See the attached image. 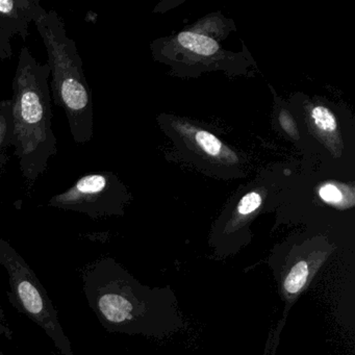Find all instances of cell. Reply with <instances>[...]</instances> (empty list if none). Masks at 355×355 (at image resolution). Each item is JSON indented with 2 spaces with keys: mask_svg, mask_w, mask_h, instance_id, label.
Listing matches in <instances>:
<instances>
[{
  "mask_svg": "<svg viewBox=\"0 0 355 355\" xmlns=\"http://www.w3.org/2000/svg\"><path fill=\"white\" fill-rule=\"evenodd\" d=\"M83 282L87 302L107 331L159 338L182 327L173 293L143 286L115 259L89 266Z\"/></svg>",
  "mask_w": 355,
  "mask_h": 355,
  "instance_id": "obj_1",
  "label": "cell"
},
{
  "mask_svg": "<svg viewBox=\"0 0 355 355\" xmlns=\"http://www.w3.org/2000/svg\"><path fill=\"white\" fill-rule=\"evenodd\" d=\"M49 76V64L39 63L28 47H22L12 85L13 147L20 171L31 184L44 174L58 153Z\"/></svg>",
  "mask_w": 355,
  "mask_h": 355,
  "instance_id": "obj_2",
  "label": "cell"
},
{
  "mask_svg": "<svg viewBox=\"0 0 355 355\" xmlns=\"http://www.w3.org/2000/svg\"><path fill=\"white\" fill-rule=\"evenodd\" d=\"M35 26L46 49L53 103L65 112L74 142L86 144L94 136V103L76 42L55 10L41 14Z\"/></svg>",
  "mask_w": 355,
  "mask_h": 355,
  "instance_id": "obj_3",
  "label": "cell"
},
{
  "mask_svg": "<svg viewBox=\"0 0 355 355\" xmlns=\"http://www.w3.org/2000/svg\"><path fill=\"white\" fill-rule=\"evenodd\" d=\"M0 263L9 275L12 305L40 326L61 354L74 355L71 342L44 286L26 259L3 238H0Z\"/></svg>",
  "mask_w": 355,
  "mask_h": 355,
  "instance_id": "obj_4",
  "label": "cell"
},
{
  "mask_svg": "<svg viewBox=\"0 0 355 355\" xmlns=\"http://www.w3.org/2000/svg\"><path fill=\"white\" fill-rule=\"evenodd\" d=\"M119 184L110 172H90L78 178L67 190L51 197L49 205L88 217H107L119 214Z\"/></svg>",
  "mask_w": 355,
  "mask_h": 355,
  "instance_id": "obj_5",
  "label": "cell"
},
{
  "mask_svg": "<svg viewBox=\"0 0 355 355\" xmlns=\"http://www.w3.org/2000/svg\"><path fill=\"white\" fill-rule=\"evenodd\" d=\"M327 252L315 251L311 254L302 257L297 255L295 259H288V263H286L280 279V296L286 304V309L284 318L278 326V331L282 330L286 322L288 311H290L297 298L302 294L311 279H313V276L327 259Z\"/></svg>",
  "mask_w": 355,
  "mask_h": 355,
  "instance_id": "obj_6",
  "label": "cell"
},
{
  "mask_svg": "<svg viewBox=\"0 0 355 355\" xmlns=\"http://www.w3.org/2000/svg\"><path fill=\"white\" fill-rule=\"evenodd\" d=\"M45 11L40 0H0V26L12 38L19 36L26 42L30 24Z\"/></svg>",
  "mask_w": 355,
  "mask_h": 355,
  "instance_id": "obj_7",
  "label": "cell"
},
{
  "mask_svg": "<svg viewBox=\"0 0 355 355\" xmlns=\"http://www.w3.org/2000/svg\"><path fill=\"white\" fill-rule=\"evenodd\" d=\"M13 146V116L11 99L0 101V171L8 161V151Z\"/></svg>",
  "mask_w": 355,
  "mask_h": 355,
  "instance_id": "obj_8",
  "label": "cell"
},
{
  "mask_svg": "<svg viewBox=\"0 0 355 355\" xmlns=\"http://www.w3.org/2000/svg\"><path fill=\"white\" fill-rule=\"evenodd\" d=\"M178 40L184 49L198 55L209 57L219 51V44L214 39L205 35L184 32L178 35Z\"/></svg>",
  "mask_w": 355,
  "mask_h": 355,
  "instance_id": "obj_9",
  "label": "cell"
},
{
  "mask_svg": "<svg viewBox=\"0 0 355 355\" xmlns=\"http://www.w3.org/2000/svg\"><path fill=\"white\" fill-rule=\"evenodd\" d=\"M311 119L320 132L334 134L338 130L336 117L327 107H321V105L313 107L311 110Z\"/></svg>",
  "mask_w": 355,
  "mask_h": 355,
  "instance_id": "obj_10",
  "label": "cell"
},
{
  "mask_svg": "<svg viewBox=\"0 0 355 355\" xmlns=\"http://www.w3.org/2000/svg\"><path fill=\"white\" fill-rule=\"evenodd\" d=\"M194 139L198 146L209 157H220L223 153V145L219 139L205 130H195Z\"/></svg>",
  "mask_w": 355,
  "mask_h": 355,
  "instance_id": "obj_11",
  "label": "cell"
},
{
  "mask_svg": "<svg viewBox=\"0 0 355 355\" xmlns=\"http://www.w3.org/2000/svg\"><path fill=\"white\" fill-rule=\"evenodd\" d=\"M261 195L257 192H251L249 194L245 195L242 199H241L240 203L238 205V213L241 217H245V216L251 215L254 213L257 209L261 205Z\"/></svg>",
  "mask_w": 355,
  "mask_h": 355,
  "instance_id": "obj_12",
  "label": "cell"
},
{
  "mask_svg": "<svg viewBox=\"0 0 355 355\" xmlns=\"http://www.w3.org/2000/svg\"><path fill=\"white\" fill-rule=\"evenodd\" d=\"M320 197L330 205H340L344 203V194L336 184H327L320 189Z\"/></svg>",
  "mask_w": 355,
  "mask_h": 355,
  "instance_id": "obj_13",
  "label": "cell"
},
{
  "mask_svg": "<svg viewBox=\"0 0 355 355\" xmlns=\"http://www.w3.org/2000/svg\"><path fill=\"white\" fill-rule=\"evenodd\" d=\"M13 55L12 37L3 26H0V62L11 60Z\"/></svg>",
  "mask_w": 355,
  "mask_h": 355,
  "instance_id": "obj_14",
  "label": "cell"
},
{
  "mask_svg": "<svg viewBox=\"0 0 355 355\" xmlns=\"http://www.w3.org/2000/svg\"><path fill=\"white\" fill-rule=\"evenodd\" d=\"M279 121L282 128L288 134H290L293 138H298V130H297L296 125H295L294 121H293L292 116L288 112H282V114L279 115Z\"/></svg>",
  "mask_w": 355,
  "mask_h": 355,
  "instance_id": "obj_15",
  "label": "cell"
},
{
  "mask_svg": "<svg viewBox=\"0 0 355 355\" xmlns=\"http://www.w3.org/2000/svg\"><path fill=\"white\" fill-rule=\"evenodd\" d=\"M0 334L5 336L8 340H12L13 338V331H12L11 327L7 322V318H6L5 311H3V307L0 306Z\"/></svg>",
  "mask_w": 355,
  "mask_h": 355,
  "instance_id": "obj_16",
  "label": "cell"
},
{
  "mask_svg": "<svg viewBox=\"0 0 355 355\" xmlns=\"http://www.w3.org/2000/svg\"><path fill=\"white\" fill-rule=\"evenodd\" d=\"M0 355H3V353L0 351Z\"/></svg>",
  "mask_w": 355,
  "mask_h": 355,
  "instance_id": "obj_17",
  "label": "cell"
}]
</instances>
